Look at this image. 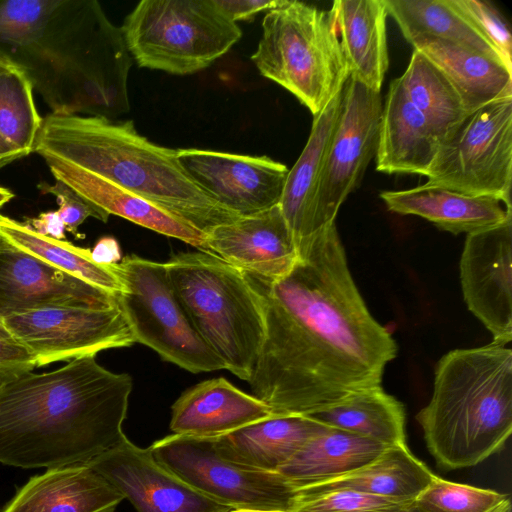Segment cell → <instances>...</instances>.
Masks as SVG:
<instances>
[{
  "instance_id": "6da1fadb",
  "label": "cell",
  "mask_w": 512,
  "mask_h": 512,
  "mask_svg": "<svg viewBox=\"0 0 512 512\" xmlns=\"http://www.w3.org/2000/svg\"><path fill=\"white\" fill-rule=\"evenodd\" d=\"M298 249L297 264L281 279L245 273L260 296L265 325L248 383L276 416H310L381 386L397 353L355 285L336 224Z\"/></svg>"
},
{
  "instance_id": "7a4b0ae2",
  "label": "cell",
  "mask_w": 512,
  "mask_h": 512,
  "mask_svg": "<svg viewBox=\"0 0 512 512\" xmlns=\"http://www.w3.org/2000/svg\"><path fill=\"white\" fill-rule=\"evenodd\" d=\"M0 52L51 114L113 120L130 109L133 59L96 0H0Z\"/></svg>"
},
{
  "instance_id": "3957f363",
  "label": "cell",
  "mask_w": 512,
  "mask_h": 512,
  "mask_svg": "<svg viewBox=\"0 0 512 512\" xmlns=\"http://www.w3.org/2000/svg\"><path fill=\"white\" fill-rule=\"evenodd\" d=\"M96 355L45 373L12 374L0 386V464H87L121 443L133 381Z\"/></svg>"
},
{
  "instance_id": "277c9868",
  "label": "cell",
  "mask_w": 512,
  "mask_h": 512,
  "mask_svg": "<svg viewBox=\"0 0 512 512\" xmlns=\"http://www.w3.org/2000/svg\"><path fill=\"white\" fill-rule=\"evenodd\" d=\"M33 152L78 166L208 232L239 216L208 196L171 149L140 135L132 120L48 114Z\"/></svg>"
},
{
  "instance_id": "5b68a950",
  "label": "cell",
  "mask_w": 512,
  "mask_h": 512,
  "mask_svg": "<svg viewBox=\"0 0 512 512\" xmlns=\"http://www.w3.org/2000/svg\"><path fill=\"white\" fill-rule=\"evenodd\" d=\"M416 419L444 469L476 466L499 452L512 432V350L491 343L446 353Z\"/></svg>"
},
{
  "instance_id": "8992f818",
  "label": "cell",
  "mask_w": 512,
  "mask_h": 512,
  "mask_svg": "<svg viewBox=\"0 0 512 512\" xmlns=\"http://www.w3.org/2000/svg\"><path fill=\"white\" fill-rule=\"evenodd\" d=\"M192 325L225 369L249 382L265 336L260 296L246 274L208 252L165 263Z\"/></svg>"
},
{
  "instance_id": "52a82bcc",
  "label": "cell",
  "mask_w": 512,
  "mask_h": 512,
  "mask_svg": "<svg viewBox=\"0 0 512 512\" xmlns=\"http://www.w3.org/2000/svg\"><path fill=\"white\" fill-rule=\"evenodd\" d=\"M251 60L318 115L344 87L349 68L331 10L288 1L268 11Z\"/></svg>"
},
{
  "instance_id": "ba28073f",
  "label": "cell",
  "mask_w": 512,
  "mask_h": 512,
  "mask_svg": "<svg viewBox=\"0 0 512 512\" xmlns=\"http://www.w3.org/2000/svg\"><path fill=\"white\" fill-rule=\"evenodd\" d=\"M120 27L139 67L173 75L206 69L242 36L215 0H142Z\"/></svg>"
},
{
  "instance_id": "9c48e42d",
  "label": "cell",
  "mask_w": 512,
  "mask_h": 512,
  "mask_svg": "<svg viewBox=\"0 0 512 512\" xmlns=\"http://www.w3.org/2000/svg\"><path fill=\"white\" fill-rule=\"evenodd\" d=\"M114 267L123 285L118 305L136 342L191 373L225 369L192 325L165 263L128 255Z\"/></svg>"
},
{
  "instance_id": "30bf717a",
  "label": "cell",
  "mask_w": 512,
  "mask_h": 512,
  "mask_svg": "<svg viewBox=\"0 0 512 512\" xmlns=\"http://www.w3.org/2000/svg\"><path fill=\"white\" fill-rule=\"evenodd\" d=\"M427 184L489 196L512 209V96L468 114L442 140Z\"/></svg>"
},
{
  "instance_id": "8fae6325",
  "label": "cell",
  "mask_w": 512,
  "mask_h": 512,
  "mask_svg": "<svg viewBox=\"0 0 512 512\" xmlns=\"http://www.w3.org/2000/svg\"><path fill=\"white\" fill-rule=\"evenodd\" d=\"M154 457L183 481L232 509L292 512L298 490L279 472L226 459L213 438L171 434L156 440Z\"/></svg>"
},
{
  "instance_id": "7c38bea8",
  "label": "cell",
  "mask_w": 512,
  "mask_h": 512,
  "mask_svg": "<svg viewBox=\"0 0 512 512\" xmlns=\"http://www.w3.org/2000/svg\"><path fill=\"white\" fill-rule=\"evenodd\" d=\"M0 320L34 355L37 367L136 343L119 305L44 307Z\"/></svg>"
},
{
  "instance_id": "4fadbf2b",
  "label": "cell",
  "mask_w": 512,
  "mask_h": 512,
  "mask_svg": "<svg viewBox=\"0 0 512 512\" xmlns=\"http://www.w3.org/2000/svg\"><path fill=\"white\" fill-rule=\"evenodd\" d=\"M382 108L380 92L349 76L317 193L316 233L335 223L341 205L360 185L375 157Z\"/></svg>"
},
{
  "instance_id": "5bb4252c",
  "label": "cell",
  "mask_w": 512,
  "mask_h": 512,
  "mask_svg": "<svg viewBox=\"0 0 512 512\" xmlns=\"http://www.w3.org/2000/svg\"><path fill=\"white\" fill-rule=\"evenodd\" d=\"M182 166L212 199L237 216H249L279 205L289 172L268 156L184 148Z\"/></svg>"
},
{
  "instance_id": "9a60e30c",
  "label": "cell",
  "mask_w": 512,
  "mask_h": 512,
  "mask_svg": "<svg viewBox=\"0 0 512 512\" xmlns=\"http://www.w3.org/2000/svg\"><path fill=\"white\" fill-rule=\"evenodd\" d=\"M460 280L468 309L491 332L492 343L512 340V217L467 234Z\"/></svg>"
},
{
  "instance_id": "2e32d148",
  "label": "cell",
  "mask_w": 512,
  "mask_h": 512,
  "mask_svg": "<svg viewBox=\"0 0 512 512\" xmlns=\"http://www.w3.org/2000/svg\"><path fill=\"white\" fill-rule=\"evenodd\" d=\"M137 512H229L231 507L201 493L127 437L87 463Z\"/></svg>"
},
{
  "instance_id": "e0dca14e",
  "label": "cell",
  "mask_w": 512,
  "mask_h": 512,
  "mask_svg": "<svg viewBox=\"0 0 512 512\" xmlns=\"http://www.w3.org/2000/svg\"><path fill=\"white\" fill-rule=\"evenodd\" d=\"M117 295L59 271L0 238V318L52 306L108 308L118 305Z\"/></svg>"
},
{
  "instance_id": "ac0fdd59",
  "label": "cell",
  "mask_w": 512,
  "mask_h": 512,
  "mask_svg": "<svg viewBox=\"0 0 512 512\" xmlns=\"http://www.w3.org/2000/svg\"><path fill=\"white\" fill-rule=\"evenodd\" d=\"M206 251L246 274L267 281L288 275L299 260L296 240L276 205L205 233Z\"/></svg>"
},
{
  "instance_id": "d6986e66",
  "label": "cell",
  "mask_w": 512,
  "mask_h": 512,
  "mask_svg": "<svg viewBox=\"0 0 512 512\" xmlns=\"http://www.w3.org/2000/svg\"><path fill=\"white\" fill-rule=\"evenodd\" d=\"M273 416L264 401L219 377L182 393L172 405L170 429L173 434L216 438Z\"/></svg>"
},
{
  "instance_id": "ffe728a7",
  "label": "cell",
  "mask_w": 512,
  "mask_h": 512,
  "mask_svg": "<svg viewBox=\"0 0 512 512\" xmlns=\"http://www.w3.org/2000/svg\"><path fill=\"white\" fill-rule=\"evenodd\" d=\"M444 135L407 98L394 79L382 108L376 170L425 176Z\"/></svg>"
},
{
  "instance_id": "44dd1931",
  "label": "cell",
  "mask_w": 512,
  "mask_h": 512,
  "mask_svg": "<svg viewBox=\"0 0 512 512\" xmlns=\"http://www.w3.org/2000/svg\"><path fill=\"white\" fill-rule=\"evenodd\" d=\"M43 159L55 180L109 216L122 217L207 252L205 234L185 221L99 175L56 158Z\"/></svg>"
},
{
  "instance_id": "7402d4cb",
  "label": "cell",
  "mask_w": 512,
  "mask_h": 512,
  "mask_svg": "<svg viewBox=\"0 0 512 512\" xmlns=\"http://www.w3.org/2000/svg\"><path fill=\"white\" fill-rule=\"evenodd\" d=\"M123 500L88 464H75L32 477L3 512H114Z\"/></svg>"
},
{
  "instance_id": "603a6c76",
  "label": "cell",
  "mask_w": 512,
  "mask_h": 512,
  "mask_svg": "<svg viewBox=\"0 0 512 512\" xmlns=\"http://www.w3.org/2000/svg\"><path fill=\"white\" fill-rule=\"evenodd\" d=\"M380 198L394 213L422 217L455 235L482 231L512 217V209L497 198L468 195L427 183L411 189L383 191Z\"/></svg>"
},
{
  "instance_id": "cb8c5ba5",
  "label": "cell",
  "mask_w": 512,
  "mask_h": 512,
  "mask_svg": "<svg viewBox=\"0 0 512 512\" xmlns=\"http://www.w3.org/2000/svg\"><path fill=\"white\" fill-rule=\"evenodd\" d=\"M344 87L314 116L299 158L289 170L279 203L297 245L316 234V199L328 150L336 130Z\"/></svg>"
},
{
  "instance_id": "d4e9b609",
  "label": "cell",
  "mask_w": 512,
  "mask_h": 512,
  "mask_svg": "<svg viewBox=\"0 0 512 512\" xmlns=\"http://www.w3.org/2000/svg\"><path fill=\"white\" fill-rule=\"evenodd\" d=\"M410 44L448 78L468 114L492 101L512 96V70L501 60L435 37H417Z\"/></svg>"
},
{
  "instance_id": "484cf974",
  "label": "cell",
  "mask_w": 512,
  "mask_h": 512,
  "mask_svg": "<svg viewBox=\"0 0 512 512\" xmlns=\"http://www.w3.org/2000/svg\"><path fill=\"white\" fill-rule=\"evenodd\" d=\"M331 427L304 415L273 416L213 438L220 455L233 462L277 472L311 438Z\"/></svg>"
},
{
  "instance_id": "4316f807",
  "label": "cell",
  "mask_w": 512,
  "mask_h": 512,
  "mask_svg": "<svg viewBox=\"0 0 512 512\" xmlns=\"http://www.w3.org/2000/svg\"><path fill=\"white\" fill-rule=\"evenodd\" d=\"M349 76L380 92L389 66L383 0H336L332 3Z\"/></svg>"
},
{
  "instance_id": "83f0119b",
  "label": "cell",
  "mask_w": 512,
  "mask_h": 512,
  "mask_svg": "<svg viewBox=\"0 0 512 512\" xmlns=\"http://www.w3.org/2000/svg\"><path fill=\"white\" fill-rule=\"evenodd\" d=\"M435 474L407 444L387 447L377 458L346 474L298 490L299 497L350 489L369 494L414 500Z\"/></svg>"
},
{
  "instance_id": "f1b7e54d",
  "label": "cell",
  "mask_w": 512,
  "mask_h": 512,
  "mask_svg": "<svg viewBox=\"0 0 512 512\" xmlns=\"http://www.w3.org/2000/svg\"><path fill=\"white\" fill-rule=\"evenodd\" d=\"M387 447L331 427L311 438L277 472L300 490L351 472L377 458Z\"/></svg>"
},
{
  "instance_id": "f546056e",
  "label": "cell",
  "mask_w": 512,
  "mask_h": 512,
  "mask_svg": "<svg viewBox=\"0 0 512 512\" xmlns=\"http://www.w3.org/2000/svg\"><path fill=\"white\" fill-rule=\"evenodd\" d=\"M310 417L386 446L406 444L404 406L382 386L360 391Z\"/></svg>"
},
{
  "instance_id": "4dcf8cb0",
  "label": "cell",
  "mask_w": 512,
  "mask_h": 512,
  "mask_svg": "<svg viewBox=\"0 0 512 512\" xmlns=\"http://www.w3.org/2000/svg\"><path fill=\"white\" fill-rule=\"evenodd\" d=\"M0 238L66 274L79 278L112 294L123 291L114 264H99L91 250L65 240L43 236L24 223L0 214Z\"/></svg>"
},
{
  "instance_id": "1f68e13d",
  "label": "cell",
  "mask_w": 512,
  "mask_h": 512,
  "mask_svg": "<svg viewBox=\"0 0 512 512\" xmlns=\"http://www.w3.org/2000/svg\"><path fill=\"white\" fill-rule=\"evenodd\" d=\"M383 1L388 16L395 20L409 43L423 36L445 39L499 59L506 65L499 53L462 19L446 0Z\"/></svg>"
},
{
  "instance_id": "d6a6232c",
  "label": "cell",
  "mask_w": 512,
  "mask_h": 512,
  "mask_svg": "<svg viewBox=\"0 0 512 512\" xmlns=\"http://www.w3.org/2000/svg\"><path fill=\"white\" fill-rule=\"evenodd\" d=\"M398 80L409 101L444 137L468 115L452 83L419 51L413 50L409 64Z\"/></svg>"
},
{
  "instance_id": "836d02e7",
  "label": "cell",
  "mask_w": 512,
  "mask_h": 512,
  "mask_svg": "<svg viewBox=\"0 0 512 512\" xmlns=\"http://www.w3.org/2000/svg\"><path fill=\"white\" fill-rule=\"evenodd\" d=\"M42 119L24 72L16 69L0 73V137L12 149L30 154Z\"/></svg>"
},
{
  "instance_id": "e575fe53",
  "label": "cell",
  "mask_w": 512,
  "mask_h": 512,
  "mask_svg": "<svg viewBox=\"0 0 512 512\" xmlns=\"http://www.w3.org/2000/svg\"><path fill=\"white\" fill-rule=\"evenodd\" d=\"M509 496L495 490L452 482L434 476L414 499L428 512H488Z\"/></svg>"
},
{
  "instance_id": "d590c367",
  "label": "cell",
  "mask_w": 512,
  "mask_h": 512,
  "mask_svg": "<svg viewBox=\"0 0 512 512\" xmlns=\"http://www.w3.org/2000/svg\"><path fill=\"white\" fill-rule=\"evenodd\" d=\"M414 500L337 489L299 497L292 512H400Z\"/></svg>"
},
{
  "instance_id": "8d00e7d4",
  "label": "cell",
  "mask_w": 512,
  "mask_h": 512,
  "mask_svg": "<svg viewBox=\"0 0 512 512\" xmlns=\"http://www.w3.org/2000/svg\"><path fill=\"white\" fill-rule=\"evenodd\" d=\"M447 4L481 35L512 69V38L499 10L483 0H446Z\"/></svg>"
},
{
  "instance_id": "74e56055",
  "label": "cell",
  "mask_w": 512,
  "mask_h": 512,
  "mask_svg": "<svg viewBox=\"0 0 512 512\" xmlns=\"http://www.w3.org/2000/svg\"><path fill=\"white\" fill-rule=\"evenodd\" d=\"M38 188L44 193L55 196L59 205L57 213L63 221L66 230L71 233L77 234L78 227L88 217H94L103 222H107L109 218L108 214L87 202L61 181L55 180L52 185L41 183L38 185Z\"/></svg>"
},
{
  "instance_id": "f35d334b",
  "label": "cell",
  "mask_w": 512,
  "mask_h": 512,
  "mask_svg": "<svg viewBox=\"0 0 512 512\" xmlns=\"http://www.w3.org/2000/svg\"><path fill=\"white\" fill-rule=\"evenodd\" d=\"M37 367L36 359L0 320V371L16 374Z\"/></svg>"
},
{
  "instance_id": "ab89813d",
  "label": "cell",
  "mask_w": 512,
  "mask_h": 512,
  "mask_svg": "<svg viewBox=\"0 0 512 512\" xmlns=\"http://www.w3.org/2000/svg\"><path fill=\"white\" fill-rule=\"evenodd\" d=\"M217 5L234 22L248 20L262 11L282 6L286 0H215Z\"/></svg>"
},
{
  "instance_id": "60d3db41",
  "label": "cell",
  "mask_w": 512,
  "mask_h": 512,
  "mask_svg": "<svg viewBox=\"0 0 512 512\" xmlns=\"http://www.w3.org/2000/svg\"><path fill=\"white\" fill-rule=\"evenodd\" d=\"M25 224L43 236L57 240L65 239L66 227L57 210L43 212L36 218L29 219Z\"/></svg>"
},
{
  "instance_id": "b9f144b4",
  "label": "cell",
  "mask_w": 512,
  "mask_h": 512,
  "mask_svg": "<svg viewBox=\"0 0 512 512\" xmlns=\"http://www.w3.org/2000/svg\"><path fill=\"white\" fill-rule=\"evenodd\" d=\"M94 261L99 264L109 265L118 263L120 251L117 241L112 237L101 238L91 250Z\"/></svg>"
},
{
  "instance_id": "7bdbcfd3",
  "label": "cell",
  "mask_w": 512,
  "mask_h": 512,
  "mask_svg": "<svg viewBox=\"0 0 512 512\" xmlns=\"http://www.w3.org/2000/svg\"><path fill=\"white\" fill-rule=\"evenodd\" d=\"M28 153L26 152H23V151H17V152H13V153H8V154H2L0 155V168L10 164L11 162L19 159V158H22L24 156H27Z\"/></svg>"
},
{
  "instance_id": "ee69618b",
  "label": "cell",
  "mask_w": 512,
  "mask_h": 512,
  "mask_svg": "<svg viewBox=\"0 0 512 512\" xmlns=\"http://www.w3.org/2000/svg\"><path fill=\"white\" fill-rule=\"evenodd\" d=\"M19 69L5 54L0 52V73Z\"/></svg>"
},
{
  "instance_id": "f6af8a7d",
  "label": "cell",
  "mask_w": 512,
  "mask_h": 512,
  "mask_svg": "<svg viewBox=\"0 0 512 512\" xmlns=\"http://www.w3.org/2000/svg\"><path fill=\"white\" fill-rule=\"evenodd\" d=\"M14 197L11 190L0 186V208Z\"/></svg>"
},
{
  "instance_id": "bcb514c9",
  "label": "cell",
  "mask_w": 512,
  "mask_h": 512,
  "mask_svg": "<svg viewBox=\"0 0 512 512\" xmlns=\"http://www.w3.org/2000/svg\"><path fill=\"white\" fill-rule=\"evenodd\" d=\"M488 512H511L510 498Z\"/></svg>"
},
{
  "instance_id": "7dc6e473",
  "label": "cell",
  "mask_w": 512,
  "mask_h": 512,
  "mask_svg": "<svg viewBox=\"0 0 512 512\" xmlns=\"http://www.w3.org/2000/svg\"><path fill=\"white\" fill-rule=\"evenodd\" d=\"M17 152L12 149L1 137H0V155ZM24 152V151H23Z\"/></svg>"
},
{
  "instance_id": "c3c4849f",
  "label": "cell",
  "mask_w": 512,
  "mask_h": 512,
  "mask_svg": "<svg viewBox=\"0 0 512 512\" xmlns=\"http://www.w3.org/2000/svg\"><path fill=\"white\" fill-rule=\"evenodd\" d=\"M400 512H428V511H426L425 509L418 506L414 501L409 507H407L406 509H404Z\"/></svg>"
},
{
  "instance_id": "681fc988",
  "label": "cell",
  "mask_w": 512,
  "mask_h": 512,
  "mask_svg": "<svg viewBox=\"0 0 512 512\" xmlns=\"http://www.w3.org/2000/svg\"><path fill=\"white\" fill-rule=\"evenodd\" d=\"M229 512H284V511L261 510V509H232Z\"/></svg>"
},
{
  "instance_id": "f907efd6",
  "label": "cell",
  "mask_w": 512,
  "mask_h": 512,
  "mask_svg": "<svg viewBox=\"0 0 512 512\" xmlns=\"http://www.w3.org/2000/svg\"><path fill=\"white\" fill-rule=\"evenodd\" d=\"M10 375H12V374H6V373L0 371V386L5 381V379L7 377H9Z\"/></svg>"
}]
</instances>
